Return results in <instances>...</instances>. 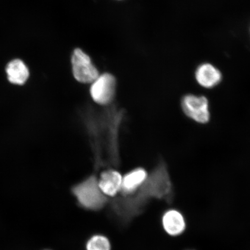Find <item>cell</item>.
Wrapping results in <instances>:
<instances>
[{
    "instance_id": "1",
    "label": "cell",
    "mask_w": 250,
    "mask_h": 250,
    "mask_svg": "<svg viewBox=\"0 0 250 250\" xmlns=\"http://www.w3.org/2000/svg\"><path fill=\"white\" fill-rule=\"evenodd\" d=\"M123 114V111L112 107L98 115H89L87 128L91 138L97 165H115L119 163L118 136Z\"/></svg>"
},
{
    "instance_id": "2",
    "label": "cell",
    "mask_w": 250,
    "mask_h": 250,
    "mask_svg": "<svg viewBox=\"0 0 250 250\" xmlns=\"http://www.w3.org/2000/svg\"><path fill=\"white\" fill-rule=\"evenodd\" d=\"M132 199L135 205L141 209L148 200L151 198L170 199L173 195V186L167 167L165 162H160L147 179Z\"/></svg>"
},
{
    "instance_id": "3",
    "label": "cell",
    "mask_w": 250,
    "mask_h": 250,
    "mask_svg": "<svg viewBox=\"0 0 250 250\" xmlns=\"http://www.w3.org/2000/svg\"><path fill=\"white\" fill-rule=\"evenodd\" d=\"M79 204L84 208L98 211L104 207L107 196L103 194L98 185V179L92 175L77 184L72 189Z\"/></svg>"
},
{
    "instance_id": "4",
    "label": "cell",
    "mask_w": 250,
    "mask_h": 250,
    "mask_svg": "<svg viewBox=\"0 0 250 250\" xmlns=\"http://www.w3.org/2000/svg\"><path fill=\"white\" fill-rule=\"evenodd\" d=\"M181 109L187 117L200 124H206L210 120V105L205 96L187 94L181 101Z\"/></svg>"
},
{
    "instance_id": "5",
    "label": "cell",
    "mask_w": 250,
    "mask_h": 250,
    "mask_svg": "<svg viewBox=\"0 0 250 250\" xmlns=\"http://www.w3.org/2000/svg\"><path fill=\"white\" fill-rule=\"evenodd\" d=\"M74 77L78 82L92 83L99 76L98 69L92 62L89 56L82 50H74L71 58Z\"/></svg>"
},
{
    "instance_id": "6",
    "label": "cell",
    "mask_w": 250,
    "mask_h": 250,
    "mask_svg": "<svg viewBox=\"0 0 250 250\" xmlns=\"http://www.w3.org/2000/svg\"><path fill=\"white\" fill-rule=\"evenodd\" d=\"M116 87L115 78L111 74H103L92 83L90 96L93 101L100 105L110 104L115 98Z\"/></svg>"
},
{
    "instance_id": "7",
    "label": "cell",
    "mask_w": 250,
    "mask_h": 250,
    "mask_svg": "<svg viewBox=\"0 0 250 250\" xmlns=\"http://www.w3.org/2000/svg\"><path fill=\"white\" fill-rule=\"evenodd\" d=\"M195 79L200 86L206 89H212L221 83L223 76L214 65L203 63L196 68Z\"/></svg>"
},
{
    "instance_id": "8",
    "label": "cell",
    "mask_w": 250,
    "mask_h": 250,
    "mask_svg": "<svg viewBox=\"0 0 250 250\" xmlns=\"http://www.w3.org/2000/svg\"><path fill=\"white\" fill-rule=\"evenodd\" d=\"M148 177L143 168H136L127 173L123 179L121 192L124 196H132L138 191Z\"/></svg>"
},
{
    "instance_id": "9",
    "label": "cell",
    "mask_w": 250,
    "mask_h": 250,
    "mask_svg": "<svg viewBox=\"0 0 250 250\" xmlns=\"http://www.w3.org/2000/svg\"><path fill=\"white\" fill-rule=\"evenodd\" d=\"M123 179L118 171L109 169L101 173L98 185L103 194L107 197H114L121 192Z\"/></svg>"
},
{
    "instance_id": "10",
    "label": "cell",
    "mask_w": 250,
    "mask_h": 250,
    "mask_svg": "<svg viewBox=\"0 0 250 250\" xmlns=\"http://www.w3.org/2000/svg\"><path fill=\"white\" fill-rule=\"evenodd\" d=\"M162 223L165 232L171 236L180 235L186 228L185 218L183 214L174 209H170L165 212Z\"/></svg>"
},
{
    "instance_id": "11",
    "label": "cell",
    "mask_w": 250,
    "mask_h": 250,
    "mask_svg": "<svg viewBox=\"0 0 250 250\" xmlns=\"http://www.w3.org/2000/svg\"><path fill=\"white\" fill-rule=\"evenodd\" d=\"M6 73L9 82L15 85H23L29 77V68L20 59L9 62L6 67Z\"/></svg>"
},
{
    "instance_id": "12",
    "label": "cell",
    "mask_w": 250,
    "mask_h": 250,
    "mask_svg": "<svg viewBox=\"0 0 250 250\" xmlns=\"http://www.w3.org/2000/svg\"><path fill=\"white\" fill-rule=\"evenodd\" d=\"M110 242L102 234H95L90 237L86 245V250H111Z\"/></svg>"
},
{
    "instance_id": "13",
    "label": "cell",
    "mask_w": 250,
    "mask_h": 250,
    "mask_svg": "<svg viewBox=\"0 0 250 250\" xmlns=\"http://www.w3.org/2000/svg\"></svg>"
}]
</instances>
